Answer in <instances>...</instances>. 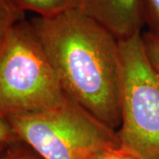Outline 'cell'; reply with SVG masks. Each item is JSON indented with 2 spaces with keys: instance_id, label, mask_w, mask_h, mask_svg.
<instances>
[{
  "instance_id": "obj_3",
  "label": "cell",
  "mask_w": 159,
  "mask_h": 159,
  "mask_svg": "<svg viewBox=\"0 0 159 159\" xmlns=\"http://www.w3.org/2000/svg\"><path fill=\"white\" fill-rule=\"evenodd\" d=\"M120 147L139 159H159V74L148 60L142 33L119 40Z\"/></svg>"
},
{
  "instance_id": "obj_13",
  "label": "cell",
  "mask_w": 159,
  "mask_h": 159,
  "mask_svg": "<svg viewBox=\"0 0 159 159\" xmlns=\"http://www.w3.org/2000/svg\"><path fill=\"white\" fill-rule=\"evenodd\" d=\"M8 145H9V144H8ZM6 146H7V145H6V144H0V152H1L4 148H6Z\"/></svg>"
},
{
  "instance_id": "obj_4",
  "label": "cell",
  "mask_w": 159,
  "mask_h": 159,
  "mask_svg": "<svg viewBox=\"0 0 159 159\" xmlns=\"http://www.w3.org/2000/svg\"><path fill=\"white\" fill-rule=\"evenodd\" d=\"M6 120L20 141L42 159H89L104 148L120 146L116 131L68 97L57 108Z\"/></svg>"
},
{
  "instance_id": "obj_6",
  "label": "cell",
  "mask_w": 159,
  "mask_h": 159,
  "mask_svg": "<svg viewBox=\"0 0 159 159\" xmlns=\"http://www.w3.org/2000/svg\"><path fill=\"white\" fill-rule=\"evenodd\" d=\"M20 11H33L41 17H51L64 11L79 9V0H8Z\"/></svg>"
},
{
  "instance_id": "obj_11",
  "label": "cell",
  "mask_w": 159,
  "mask_h": 159,
  "mask_svg": "<svg viewBox=\"0 0 159 159\" xmlns=\"http://www.w3.org/2000/svg\"><path fill=\"white\" fill-rule=\"evenodd\" d=\"M89 159H139L135 155L125 148L118 147L107 148L98 151Z\"/></svg>"
},
{
  "instance_id": "obj_7",
  "label": "cell",
  "mask_w": 159,
  "mask_h": 159,
  "mask_svg": "<svg viewBox=\"0 0 159 159\" xmlns=\"http://www.w3.org/2000/svg\"><path fill=\"white\" fill-rule=\"evenodd\" d=\"M25 20V12L16 9L8 0H0V49L12 28Z\"/></svg>"
},
{
  "instance_id": "obj_9",
  "label": "cell",
  "mask_w": 159,
  "mask_h": 159,
  "mask_svg": "<svg viewBox=\"0 0 159 159\" xmlns=\"http://www.w3.org/2000/svg\"><path fill=\"white\" fill-rule=\"evenodd\" d=\"M0 159H42L26 143L17 142L7 145L0 152Z\"/></svg>"
},
{
  "instance_id": "obj_12",
  "label": "cell",
  "mask_w": 159,
  "mask_h": 159,
  "mask_svg": "<svg viewBox=\"0 0 159 159\" xmlns=\"http://www.w3.org/2000/svg\"><path fill=\"white\" fill-rule=\"evenodd\" d=\"M20 142L11 125L6 119L0 118V144H11Z\"/></svg>"
},
{
  "instance_id": "obj_2",
  "label": "cell",
  "mask_w": 159,
  "mask_h": 159,
  "mask_svg": "<svg viewBox=\"0 0 159 159\" xmlns=\"http://www.w3.org/2000/svg\"><path fill=\"white\" fill-rule=\"evenodd\" d=\"M66 100L30 21H19L0 49V118L45 111Z\"/></svg>"
},
{
  "instance_id": "obj_5",
  "label": "cell",
  "mask_w": 159,
  "mask_h": 159,
  "mask_svg": "<svg viewBox=\"0 0 159 159\" xmlns=\"http://www.w3.org/2000/svg\"><path fill=\"white\" fill-rule=\"evenodd\" d=\"M79 9L119 40L142 33V0H79Z\"/></svg>"
},
{
  "instance_id": "obj_1",
  "label": "cell",
  "mask_w": 159,
  "mask_h": 159,
  "mask_svg": "<svg viewBox=\"0 0 159 159\" xmlns=\"http://www.w3.org/2000/svg\"><path fill=\"white\" fill-rule=\"evenodd\" d=\"M64 93L114 131L120 126L119 40L80 9L30 20Z\"/></svg>"
},
{
  "instance_id": "obj_10",
  "label": "cell",
  "mask_w": 159,
  "mask_h": 159,
  "mask_svg": "<svg viewBox=\"0 0 159 159\" xmlns=\"http://www.w3.org/2000/svg\"><path fill=\"white\" fill-rule=\"evenodd\" d=\"M142 37L148 60L159 74V39L147 31L142 32Z\"/></svg>"
},
{
  "instance_id": "obj_8",
  "label": "cell",
  "mask_w": 159,
  "mask_h": 159,
  "mask_svg": "<svg viewBox=\"0 0 159 159\" xmlns=\"http://www.w3.org/2000/svg\"><path fill=\"white\" fill-rule=\"evenodd\" d=\"M142 19L147 32L159 39V0H142Z\"/></svg>"
}]
</instances>
